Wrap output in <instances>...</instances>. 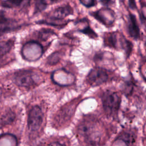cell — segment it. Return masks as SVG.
Returning a JSON list of instances; mask_svg holds the SVG:
<instances>
[{"label":"cell","instance_id":"cell-15","mask_svg":"<svg viewBox=\"0 0 146 146\" xmlns=\"http://www.w3.org/2000/svg\"><path fill=\"white\" fill-rule=\"evenodd\" d=\"M60 58V54L58 52H54L50 56H48L47 59V62L51 65H54L57 63Z\"/></svg>","mask_w":146,"mask_h":146},{"label":"cell","instance_id":"cell-7","mask_svg":"<svg viewBox=\"0 0 146 146\" xmlns=\"http://www.w3.org/2000/svg\"><path fill=\"white\" fill-rule=\"evenodd\" d=\"M43 119V113L41 108L35 106L31 108L28 116L29 128L33 131L39 129L40 127Z\"/></svg>","mask_w":146,"mask_h":146},{"label":"cell","instance_id":"cell-17","mask_svg":"<svg viewBox=\"0 0 146 146\" xmlns=\"http://www.w3.org/2000/svg\"><path fill=\"white\" fill-rule=\"evenodd\" d=\"M80 3L86 7L94 6L96 4V0H79Z\"/></svg>","mask_w":146,"mask_h":146},{"label":"cell","instance_id":"cell-24","mask_svg":"<svg viewBox=\"0 0 146 146\" xmlns=\"http://www.w3.org/2000/svg\"><path fill=\"white\" fill-rule=\"evenodd\" d=\"M1 92H2V91H1V87H0V95H1Z\"/></svg>","mask_w":146,"mask_h":146},{"label":"cell","instance_id":"cell-6","mask_svg":"<svg viewBox=\"0 0 146 146\" xmlns=\"http://www.w3.org/2000/svg\"><path fill=\"white\" fill-rule=\"evenodd\" d=\"M92 17L107 27L113 26L115 19V11L110 7H104L92 13Z\"/></svg>","mask_w":146,"mask_h":146},{"label":"cell","instance_id":"cell-14","mask_svg":"<svg viewBox=\"0 0 146 146\" xmlns=\"http://www.w3.org/2000/svg\"><path fill=\"white\" fill-rule=\"evenodd\" d=\"M34 2L35 13L42 11L46 8L47 3L46 0H34Z\"/></svg>","mask_w":146,"mask_h":146},{"label":"cell","instance_id":"cell-13","mask_svg":"<svg viewBox=\"0 0 146 146\" xmlns=\"http://www.w3.org/2000/svg\"><path fill=\"white\" fill-rule=\"evenodd\" d=\"M11 48V43L10 42H0V57L6 55Z\"/></svg>","mask_w":146,"mask_h":146},{"label":"cell","instance_id":"cell-5","mask_svg":"<svg viewBox=\"0 0 146 146\" xmlns=\"http://www.w3.org/2000/svg\"><path fill=\"white\" fill-rule=\"evenodd\" d=\"M110 78L108 71L102 67H96L91 70L87 79L92 86H97L107 82Z\"/></svg>","mask_w":146,"mask_h":146},{"label":"cell","instance_id":"cell-9","mask_svg":"<svg viewBox=\"0 0 146 146\" xmlns=\"http://www.w3.org/2000/svg\"><path fill=\"white\" fill-rule=\"evenodd\" d=\"M52 79L60 85H70L75 80V77L72 74L62 69L55 71L52 75Z\"/></svg>","mask_w":146,"mask_h":146},{"label":"cell","instance_id":"cell-3","mask_svg":"<svg viewBox=\"0 0 146 146\" xmlns=\"http://www.w3.org/2000/svg\"><path fill=\"white\" fill-rule=\"evenodd\" d=\"M121 98L119 94L115 91H107L102 96V103L106 112L110 115H115L119 110Z\"/></svg>","mask_w":146,"mask_h":146},{"label":"cell","instance_id":"cell-16","mask_svg":"<svg viewBox=\"0 0 146 146\" xmlns=\"http://www.w3.org/2000/svg\"><path fill=\"white\" fill-rule=\"evenodd\" d=\"M80 30L81 32L88 35L91 38H95L97 36L96 34L92 30V29L88 25L86 27H84L83 29H82Z\"/></svg>","mask_w":146,"mask_h":146},{"label":"cell","instance_id":"cell-19","mask_svg":"<svg viewBox=\"0 0 146 146\" xmlns=\"http://www.w3.org/2000/svg\"><path fill=\"white\" fill-rule=\"evenodd\" d=\"M101 3L106 7H110L113 3L112 0H100Z\"/></svg>","mask_w":146,"mask_h":146},{"label":"cell","instance_id":"cell-8","mask_svg":"<svg viewBox=\"0 0 146 146\" xmlns=\"http://www.w3.org/2000/svg\"><path fill=\"white\" fill-rule=\"evenodd\" d=\"M36 76L32 72L29 71H21L15 74L14 81L19 86L28 87L33 86L35 83Z\"/></svg>","mask_w":146,"mask_h":146},{"label":"cell","instance_id":"cell-11","mask_svg":"<svg viewBox=\"0 0 146 146\" xmlns=\"http://www.w3.org/2000/svg\"><path fill=\"white\" fill-rule=\"evenodd\" d=\"M73 10L69 6L59 7L55 9L51 13V18L56 20H61L68 15L72 14Z\"/></svg>","mask_w":146,"mask_h":146},{"label":"cell","instance_id":"cell-10","mask_svg":"<svg viewBox=\"0 0 146 146\" xmlns=\"http://www.w3.org/2000/svg\"><path fill=\"white\" fill-rule=\"evenodd\" d=\"M127 31L129 35L134 40H137L140 36V30L136 16L129 13L127 21Z\"/></svg>","mask_w":146,"mask_h":146},{"label":"cell","instance_id":"cell-20","mask_svg":"<svg viewBox=\"0 0 146 146\" xmlns=\"http://www.w3.org/2000/svg\"><path fill=\"white\" fill-rule=\"evenodd\" d=\"M128 6L130 9L135 10L137 7L135 0H128Z\"/></svg>","mask_w":146,"mask_h":146},{"label":"cell","instance_id":"cell-2","mask_svg":"<svg viewBox=\"0 0 146 146\" xmlns=\"http://www.w3.org/2000/svg\"><path fill=\"white\" fill-rule=\"evenodd\" d=\"M103 41L106 47L116 50H124L127 58L131 54L133 44L119 32L106 33L104 34Z\"/></svg>","mask_w":146,"mask_h":146},{"label":"cell","instance_id":"cell-4","mask_svg":"<svg viewBox=\"0 0 146 146\" xmlns=\"http://www.w3.org/2000/svg\"><path fill=\"white\" fill-rule=\"evenodd\" d=\"M43 52V47L40 44L35 41H30L24 44L21 54L23 58L30 62L36 61L39 59Z\"/></svg>","mask_w":146,"mask_h":146},{"label":"cell","instance_id":"cell-18","mask_svg":"<svg viewBox=\"0 0 146 146\" xmlns=\"http://www.w3.org/2000/svg\"><path fill=\"white\" fill-rule=\"evenodd\" d=\"M140 71L143 78L146 80V60L143 62L140 66Z\"/></svg>","mask_w":146,"mask_h":146},{"label":"cell","instance_id":"cell-21","mask_svg":"<svg viewBox=\"0 0 146 146\" xmlns=\"http://www.w3.org/2000/svg\"><path fill=\"white\" fill-rule=\"evenodd\" d=\"M48 146H64V145L59 142H52L50 143Z\"/></svg>","mask_w":146,"mask_h":146},{"label":"cell","instance_id":"cell-22","mask_svg":"<svg viewBox=\"0 0 146 146\" xmlns=\"http://www.w3.org/2000/svg\"><path fill=\"white\" fill-rule=\"evenodd\" d=\"M58 0H51V1L52 2H56V1H58Z\"/></svg>","mask_w":146,"mask_h":146},{"label":"cell","instance_id":"cell-1","mask_svg":"<svg viewBox=\"0 0 146 146\" xmlns=\"http://www.w3.org/2000/svg\"><path fill=\"white\" fill-rule=\"evenodd\" d=\"M78 132L80 136L86 143L96 145L101 140V133L98 123L94 119H87L79 124Z\"/></svg>","mask_w":146,"mask_h":146},{"label":"cell","instance_id":"cell-12","mask_svg":"<svg viewBox=\"0 0 146 146\" xmlns=\"http://www.w3.org/2000/svg\"><path fill=\"white\" fill-rule=\"evenodd\" d=\"M25 0H2L0 1V5L3 7L14 8L21 6Z\"/></svg>","mask_w":146,"mask_h":146},{"label":"cell","instance_id":"cell-23","mask_svg":"<svg viewBox=\"0 0 146 146\" xmlns=\"http://www.w3.org/2000/svg\"><path fill=\"white\" fill-rule=\"evenodd\" d=\"M144 45H145V50H146V39H145V42Z\"/></svg>","mask_w":146,"mask_h":146}]
</instances>
